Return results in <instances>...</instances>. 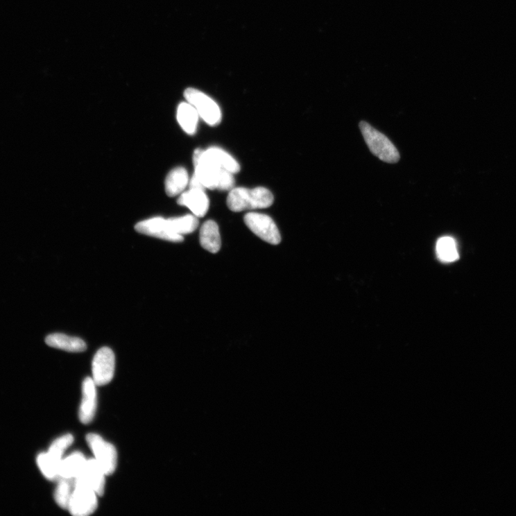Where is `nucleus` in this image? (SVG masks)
<instances>
[{"label":"nucleus","instance_id":"f257e3e1","mask_svg":"<svg viewBox=\"0 0 516 516\" xmlns=\"http://www.w3.org/2000/svg\"><path fill=\"white\" fill-rule=\"evenodd\" d=\"M273 201L272 192L265 187H237L230 191L227 205L231 211L239 212L268 208L273 205Z\"/></svg>","mask_w":516,"mask_h":516},{"label":"nucleus","instance_id":"6e6552de","mask_svg":"<svg viewBox=\"0 0 516 516\" xmlns=\"http://www.w3.org/2000/svg\"><path fill=\"white\" fill-rule=\"evenodd\" d=\"M115 371V356L108 347L100 349L94 356L92 363L93 380L96 386L109 384Z\"/></svg>","mask_w":516,"mask_h":516},{"label":"nucleus","instance_id":"20e7f679","mask_svg":"<svg viewBox=\"0 0 516 516\" xmlns=\"http://www.w3.org/2000/svg\"><path fill=\"white\" fill-rule=\"evenodd\" d=\"M184 96L207 124L215 126L221 122L222 113L219 105L203 92L189 88L184 92Z\"/></svg>","mask_w":516,"mask_h":516},{"label":"nucleus","instance_id":"9b49d317","mask_svg":"<svg viewBox=\"0 0 516 516\" xmlns=\"http://www.w3.org/2000/svg\"><path fill=\"white\" fill-rule=\"evenodd\" d=\"M105 476L97 461L95 459H90L86 461L80 475L74 479V481L91 488L98 496L101 497L104 493Z\"/></svg>","mask_w":516,"mask_h":516},{"label":"nucleus","instance_id":"0eeeda50","mask_svg":"<svg viewBox=\"0 0 516 516\" xmlns=\"http://www.w3.org/2000/svg\"><path fill=\"white\" fill-rule=\"evenodd\" d=\"M74 488L68 510L74 516H88L98 507L97 493L91 488L74 481Z\"/></svg>","mask_w":516,"mask_h":516},{"label":"nucleus","instance_id":"f3484780","mask_svg":"<svg viewBox=\"0 0 516 516\" xmlns=\"http://www.w3.org/2000/svg\"><path fill=\"white\" fill-rule=\"evenodd\" d=\"M199 114L192 105L188 102L181 103L178 108L177 118L183 130L189 135L197 132Z\"/></svg>","mask_w":516,"mask_h":516},{"label":"nucleus","instance_id":"aec40b11","mask_svg":"<svg viewBox=\"0 0 516 516\" xmlns=\"http://www.w3.org/2000/svg\"><path fill=\"white\" fill-rule=\"evenodd\" d=\"M169 224L173 232L183 236L196 231L199 226L198 218L192 214H186L184 216L171 218L167 219Z\"/></svg>","mask_w":516,"mask_h":516},{"label":"nucleus","instance_id":"412c9836","mask_svg":"<svg viewBox=\"0 0 516 516\" xmlns=\"http://www.w3.org/2000/svg\"><path fill=\"white\" fill-rule=\"evenodd\" d=\"M74 488V480L60 479L54 493L57 504L62 508L68 509Z\"/></svg>","mask_w":516,"mask_h":516},{"label":"nucleus","instance_id":"dca6fc26","mask_svg":"<svg viewBox=\"0 0 516 516\" xmlns=\"http://www.w3.org/2000/svg\"><path fill=\"white\" fill-rule=\"evenodd\" d=\"M189 178L187 171L184 167L172 169L165 180V191L169 197L181 195L187 187Z\"/></svg>","mask_w":516,"mask_h":516},{"label":"nucleus","instance_id":"ddd939ff","mask_svg":"<svg viewBox=\"0 0 516 516\" xmlns=\"http://www.w3.org/2000/svg\"><path fill=\"white\" fill-rule=\"evenodd\" d=\"M178 203L189 208L197 218H203L207 213L209 201L204 189H190L181 194Z\"/></svg>","mask_w":516,"mask_h":516},{"label":"nucleus","instance_id":"2eb2a0df","mask_svg":"<svg viewBox=\"0 0 516 516\" xmlns=\"http://www.w3.org/2000/svg\"><path fill=\"white\" fill-rule=\"evenodd\" d=\"M200 242L202 247L212 253H217L222 246L218 224L213 221H206L200 229Z\"/></svg>","mask_w":516,"mask_h":516},{"label":"nucleus","instance_id":"f03ea898","mask_svg":"<svg viewBox=\"0 0 516 516\" xmlns=\"http://www.w3.org/2000/svg\"><path fill=\"white\" fill-rule=\"evenodd\" d=\"M195 166V176L205 189L230 191L234 185V179L231 172L221 169L201 159L193 160Z\"/></svg>","mask_w":516,"mask_h":516},{"label":"nucleus","instance_id":"1a4fd4ad","mask_svg":"<svg viewBox=\"0 0 516 516\" xmlns=\"http://www.w3.org/2000/svg\"><path fill=\"white\" fill-rule=\"evenodd\" d=\"M135 230L148 236L172 243H181L184 237L175 234L171 230L168 220L162 217H155L137 223Z\"/></svg>","mask_w":516,"mask_h":516},{"label":"nucleus","instance_id":"f8f14e48","mask_svg":"<svg viewBox=\"0 0 516 516\" xmlns=\"http://www.w3.org/2000/svg\"><path fill=\"white\" fill-rule=\"evenodd\" d=\"M96 384L92 378H85L82 386V402L79 411V419L85 424H89L94 418L96 406Z\"/></svg>","mask_w":516,"mask_h":516},{"label":"nucleus","instance_id":"a211bd4d","mask_svg":"<svg viewBox=\"0 0 516 516\" xmlns=\"http://www.w3.org/2000/svg\"><path fill=\"white\" fill-rule=\"evenodd\" d=\"M86 461L87 460L80 452H75L69 456L62 458L59 467L60 479L74 480L77 478L83 470Z\"/></svg>","mask_w":516,"mask_h":516},{"label":"nucleus","instance_id":"6ab92c4d","mask_svg":"<svg viewBox=\"0 0 516 516\" xmlns=\"http://www.w3.org/2000/svg\"><path fill=\"white\" fill-rule=\"evenodd\" d=\"M436 252L439 260L443 263H453L459 258L456 241L449 236L442 237L438 241Z\"/></svg>","mask_w":516,"mask_h":516},{"label":"nucleus","instance_id":"423d86ee","mask_svg":"<svg viewBox=\"0 0 516 516\" xmlns=\"http://www.w3.org/2000/svg\"><path fill=\"white\" fill-rule=\"evenodd\" d=\"M86 440L95 456V460L101 467L106 476L113 474L117 466V451L110 442H105L100 436L94 433L86 436Z\"/></svg>","mask_w":516,"mask_h":516},{"label":"nucleus","instance_id":"39448f33","mask_svg":"<svg viewBox=\"0 0 516 516\" xmlns=\"http://www.w3.org/2000/svg\"><path fill=\"white\" fill-rule=\"evenodd\" d=\"M244 221L247 227L265 242L271 245H278L282 242L281 233L268 215L250 212L245 215Z\"/></svg>","mask_w":516,"mask_h":516},{"label":"nucleus","instance_id":"9d476101","mask_svg":"<svg viewBox=\"0 0 516 516\" xmlns=\"http://www.w3.org/2000/svg\"><path fill=\"white\" fill-rule=\"evenodd\" d=\"M194 159H201L232 174L239 173L241 166L230 154L219 147H210L207 150L198 148L193 155Z\"/></svg>","mask_w":516,"mask_h":516},{"label":"nucleus","instance_id":"4be33fe9","mask_svg":"<svg viewBox=\"0 0 516 516\" xmlns=\"http://www.w3.org/2000/svg\"><path fill=\"white\" fill-rule=\"evenodd\" d=\"M37 464L42 475L50 481H58L60 464L50 458L47 453L40 454L37 457Z\"/></svg>","mask_w":516,"mask_h":516},{"label":"nucleus","instance_id":"7ed1b4c3","mask_svg":"<svg viewBox=\"0 0 516 516\" xmlns=\"http://www.w3.org/2000/svg\"><path fill=\"white\" fill-rule=\"evenodd\" d=\"M359 128L366 143L375 156L386 163L399 162L400 156L398 150L388 138L367 122L361 121Z\"/></svg>","mask_w":516,"mask_h":516},{"label":"nucleus","instance_id":"5701e85b","mask_svg":"<svg viewBox=\"0 0 516 516\" xmlns=\"http://www.w3.org/2000/svg\"><path fill=\"white\" fill-rule=\"evenodd\" d=\"M74 440L72 435H64L52 443L47 454L53 461L60 463L64 452L73 444Z\"/></svg>","mask_w":516,"mask_h":516},{"label":"nucleus","instance_id":"4468645a","mask_svg":"<svg viewBox=\"0 0 516 516\" xmlns=\"http://www.w3.org/2000/svg\"><path fill=\"white\" fill-rule=\"evenodd\" d=\"M46 343L51 347L74 353L84 352L87 348L86 343L81 338L62 334L49 335L46 338Z\"/></svg>","mask_w":516,"mask_h":516}]
</instances>
